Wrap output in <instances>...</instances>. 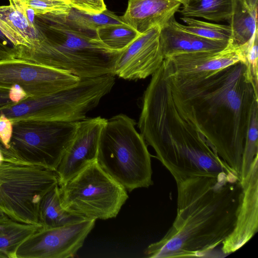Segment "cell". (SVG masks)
I'll return each instance as SVG.
<instances>
[{
	"label": "cell",
	"mask_w": 258,
	"mask_h": 258,
	"mask_svg": "<svg viewBox=\"0 0 258 258\" xmlns=\"http://www.w3.org/2000/svg\"><path fill=\"white\" fill-rule=\"evenodd\" d=\"M174 17L162 28L160 44L164 59L188 53L219 51L224 49L228 42L205 38L187 32L176 26Z\"/></svg>",
	"instance_id": "cell-17"
},
{
	"label": "cell",
	"mask_w": 258,
	"mask_h": 258,
	"mask_svg": "<svg viewBox=\"0 0 258 258\" xmlns=\"http://www.w3.org/2000/svg\"><path fill=\"white\" fill-rule=\"evenodd\" d=\"M77 122H13L10 150L20 161L55 171L74 138Z\"/></svg>",
	"instance_id": "cell-9"
},
{
	"label": "cell",
	"mask_w": 258,
	"mask_h": 258,
	"mask_svg": "<svg viewBox=\"0 0 258 258\" xmlns=\"http://www.w3.org/2000/svg\"><path fill=\"white\" fill-rule=\"evenodd\" d=\"M0 258H6L5 255L0 252Z\"/></svg>",
	"instance_id": "cell-37"
},
{
	"label": "cell",
	"mask_w": 258,
	"mask_h": 258,
	"mask_svg": "<svg viewBox=\"0 0 258 258\" xmlns=\"http://www.w3.org/2000/svg\"><path fill=\"white\" fill-rule=\"evenodd\" d=\"M5 159V156L3 152L0 149V164Z\"/></svg>",
	"instance_id": "cell-36"
},
{
	"label": "cell",
	"mask_w": 258,
	"mask_h": 258,
	"mask_svg": "<svg viewBox=\"0 0 258 258\" xmlns=\"http://www.w3.org/2000/svg\"><path fill=\"white\" fill-rule=\"evenodd\" d=\"M39 223L43 228H51L82 221L84 218L73 214L61 206L58 184L42 198L39 206Z\"/></svg>",
	"instance_id": "cell-20"
},
{
	"label": "cell",
	"mask_w": 258,
	"mask_h": 258,
	"mask_svg": "<svg viewBox=\"0 0 258 258\" xmlns=\"http://www.w3.org/2000/svg\"><path fill=\"white\" fill-rule=\"evenodd\" d=\"M57 184L54 170L18 160L4 159L0 164V209L15 221L40 225V201Z\"/></svg>",
	"instance_id": "cell-7"
},
{
	"label": "cell",
	"mask_w": 258,
	"mask_h": 258,
	"mask_svg": "<svg viewBox=\"0 0 258 258\" xmlns=\"http://www.w3.org/2000/svg\"><path fill=\"white\" fill-rule=\"evenodd\" d=\"M35 14H53L68 15L72 9L69 0H18Z\"/></svg>",
	"instance_id": "cell-27"
},
{
	"label": "cell",
	"mask_w": 258,
	"mask_h": 258,
	"mask_svg": "<svg viewBox=\"0 0 258 258\" xmlns=\"http://www.w3.org/2000/svg\"><path fill=\"white\" fill-rule=\"evenodd\" d=\"M0 28L20 50L30 48L37 40L34 26L11 4L0 6Z\"/></svg>",
	"instance_id": "cell-18"
},
{
	"label": "cell",
	"mask_w": 258,
	"mask_h": 258,
	"mask_svg": "<svg viewBox=\"0 0 258 258\" xmlns=\"http://www.w3.org/2000/svg\"><path fill=\"white\" fill-rule=\"evenodd\" d=\"M9 218L8 215L0 209V220Z\"/></svg>",
	"instance_id": "cell-34"
},
{
	"label": "cell",
	"mask_w": 258,
	"mask_h": 258,
	"mask_svg": "<svg viewBox=\"0 0 258 258\" xmlns=\"http://www.w3.org/2000/svg\"><path fill=\"white\" fill-rule=\"evenodd\" d=\"M168 71L164 60L143 94L138 127L146 144L176 182L236 174L207 141L193 108L181 97Z\"/></svg>",
	"instance_id": "cell-2"
},
{
	"label": "cell",
	"mask_w": 258,
	"mask_h": 258,
	"mask_svg": "<svg viewBox=\"0 0 258 258\" xmlns=\"http://www.w3.org/2000/svg\"><path fill=\"white\" fill-rule=\"evenodd\" d=\"M67 16L35 14L33 25L37 40L30 48L21 49L18 58L69 72L80 79L114 75L120 52L107 47L95 31L70 23Z\"/></svg>",
	"instance_id": "cell-4"
},
{
	"label": "cell",
	"mask_w": 258,
	"mask_h": 258,
	"mask_svg": "<svg viewBox=\"0 0 258 258\" xmlns=\"http://www.w3.org/2000/svg\"><path fill=\"white\" fill-rule=\"evenodd\" d=\"M80 79L69 72L25 59L0 60V89H9L16 85L30 97L53 94Z\"/></svg>",
	"instance_id": "cell-10"
},
{
	"label": "cell",
	"mask_w": 258,
	"mask_h": 258,
	"mask_svg": "<svg viewBox=\"0 0 258 258\" xmlns=\"http://www.w3.org/2000/svg\"><path fill=\"white\" fill-rule=\"evenodd\" d=\"M258 106L252 111L242 157L240 181L248 174L255 158L258 156Z\"/></svg>",
	"instance_id": "cell-26"
},
{
	"label": "cell",
	"mask_w": 258,
	"mask_h": 258,
	"mask_svg": "<svg viewBox=\"0 0 258 258\" xmlns=\"http://www.w3.org/2000/svg\"><path fill=\"white\" fill-rule=\"evenodd\" d=\"M106 120L97 116L77 122L74 138L55 171L58 185L96 160L100 135Z\"/></svg>",
	"instance_id": "cell-13"
},
{
	"label": "cell",
	"mask_w": 258,
	"mask_h": 258,
	"mask_svg": "<svg viewBox=\"0 0 258 258\" xmlns=\"http://www.w3.org/2000/svg\"><path fill=\"white\" fill-rule=\"evenodd\" d=\"M95 220L38 230L18 247L16 258L74 257L94 228Z\"/></svg>",
	"instance_id": "cell-11"
},
{
	"label": "cell",
	"mask_w": 258,
	"mask_h": 258,
	"mask_svg": "<svg viewBox=\"0 0 258 258\" xmlns=\"http://www.w3.org/2000/svg\"><path fill=\"white\" fill-rule=\"evenodd\" d=\"M173 72L188 75L216 71L239 61L246 62L243 45L235 47L229 43L219 51H200L181 54L167 58Z\"/></svg>",
	"instance_id": "cell-15"
},
{
	"label": "cell",
	"mask_w": 258,
	"mask_h": 258,
	"mask_svg": "<svg viewBox=\"0 0 258 258\" xmlns=\"http://www.w3.org/2000/svg\"><path fill=\"white\" fill-rule=\"evenodd\" d=\"M236 0H189L179 11L183 17L203 18L216 22L229 20Z\"/></svg>",
	"instance_id": "cell-22"
},
{
	"label": "cell",
	"mask_w": 258,
	"mask_h": 258,
	"mask_svg": "<svg viewBox=\"0 0 258 258\" xmlns=\"http://www.w3.org/2000/svg\"><path fill=\"white\" fill-rule=\"evenodd\" d=\"M160 30L157 26L141 33L121 51L114 75L134 80L145 79L154 74L164 59L160 44Z\"/></svg>",
	"instance_id": "cell-12"
},
{
	"label": "cell",
	"mask_w": 258,
	"mask_h": 258,
	"mask_svg": "<svg viewBox=\"0 0 258 258\" xmlns=\"http://www.w3.org/2000/svg\"><path fill=\"white\" fill-rule=\"evenodd\" d=\"M181 4L172 0H128L122 22L140 33L155 27L162 28L174 17Z\"/></svg>",
	"instance_id": "cell-16"
},
{
	"label": "cell",
	"mask_w": 258,
	"mask_h": 258,
	"mask_svg": "<svg viewBox=\"0 0 258 258\" xmlns=\"http://www.w3.org/2000/svg\"><path fill=\"white\" fill-rule=\"evenodd\" d=\"M171 79L182 99L193 108L207 141L240 177L242 157L258 84L247 62L216 71L179 75L168 59Z\"/></svg>",
	"instance_id": "cell-1"
},
{
	"label": "cell",
	"mask_w": 258,
	"mask_h": 258,
	"mask_svg": "<svg viewBox=\"0 0 258 258\" xmlns=\"http://www.w3.org/2000/svg\"><path fill=\"white\" fill-rule=\"evenodd\" d=\"M257 29L251 38L243 45V51L245 60L251 70V72L255 83L257 84Z\"/></svg>",
	"instance_id": "cell-28"
},
{
	"label": "cell",
	"mask_w": 258,
	"mask_h": 258,
	"mask_svg": "<svg viewBox=\"0 0 258 258\" xmlns=\"http://www.w3.org/2000/svg\"><path fill=\"white\" fill-rule=\"evenodd\" d=\"M97 38L109 49L117 52L125 49L141 33L125 24L103 26L96 30Z\"/></svg>",
	"instance_id": "cell-23"
},
{
	"label": "cell",
	"mask_w": 258,
	"mask_h": 258,
	"mask_svg": "<svg viewBox=\"0 0 258 258\" xmlns=\"http://www.w3.org/2000/svg\"><path fill=\"white\" fill-rule=\"evenodd\" d=\"M115 76L106 75L81 79L76 84L53 94L30 97L0 108V115L12 122L21 120L77 122L86 118L115 84Z\"/></svg>",
	"instance_id": "cell-6"
},
{
	"label": "cell",
	"mask_w": 258,
	"mask_h": 258,
	"mask_svg": "<svg viewBox=\"0 0 258 258\" xmlns=\"http://www.w3.org/2000/svg\"><path fill=\"white\" fill-rule=\"evenodd\" d=\"M58 186L63 209L87 220L115 217L128 198L96 161Z\"/></svg>",
	"instance_id": "cell-8"
},
{
	"label": "cell",
	"mask_w": 258,
	"mask_h": 258,
	"mask_svg": "<svg viewBox=\"0 0 258 258\" xmlns=\"http://www.w3.org/2000/svg\"><path fill=\"white\" fill-rule=\"evenodd\" d=\"M72 8L81 12L94 14L107 9L104 0H69Z\"/></svg>",
	"instance_id": "cell-29"
},
{
	"label": "cell",
	"mask_w": 258,
	"mask_h": 258,
	"mask_svg": "<svg viewBox=\"0 0 258 258\" xmlns=\"http://www.w3.org/2000/svg\"><path fill=\"white\" fill-rule=\"evenodd\" d=\"M176 183V216L165 235L146 249L148 257L205 256L235 227L242 195L237 175L197 176Z\"/></svg>",
	"instance_id": "cell-3"
},
{
	"label": "cell",
	"mask_w": 258,
	"mask_h": 258,
	"mask_svg": "<svg viewBox=\"0 0 258 258\" xmlns=\"http://www.w3.org/2000/svg\"><path fill=\"white\" fill-rule=\"evenodd\" d=\"M16 104L13 100L10 89H0V108Z\"/></svg>",
	"instance_id": "cell-32"
},
{
	"label": "cell",
	"mask_w": 258,
	"mask_h": 258,
	"mask_svg": "<svg viewBox=\"0 0 258 258\" xmlns=\"http://www.w3.org/2000/svg\"><path fill=\"white\" fill-rule=\"evenodd\" d=\"M242 195L235 227L221 245V251L229 254L246 244L258 230V156L247 177L240 181Z\"/></svg>",
	"instance_id": "cell-14"
},
{
	"label": "cell",
	"mask_w": 258,
	"mask_h": 258,
	"mask_svg": "<svg viewBox=\"0 0 258 258\" xmlns=\"http://www.w3.org/2000/svg\"><path fill=\"white\" fill-rule=\"evenodd\" d=\"M0 149L3 152L6 160H17L11 151L7 149L0 140Z\"/></svg>",
	"instance_id": "cell-33"
},
{
	"label": "cell",
	"mask_w": 258,
	"mask_h": 258,
	"mask_svg": "<svg viewBox=\"0 0 258 258\" xmlns=\"http://www.w3.org/2000/svg\"><path fill=\"white\" fill-rule=\"evenodd\" d=\"M181 20L187 25L175 21L179 28L193 34L207 39L228 42L231 35L230 25L210 23L190 17H182Z\"/></svg>",
	"instance_id": "cell-25"
},
{
	"label": "cell",
	"mask_w": 258,
	"mask_h": 258,
	"mask_svg": "<svg viewBox=\"0 0 258 258\" xmlns=\"http://www.w3.org/2000/svg\"><path fill=\"white\" fill-rule=\"evenodd\" d=\"M67 18L70 23L81 29L95 32L103 26L124 23L120 17L107 9L100 13L89 14L72 8Z\"/></svg>",
	"instance_id": "cell-24"
},
{
	"label": "cell",
	"mask_w": 258,
	"mask_h": 258,
	"mask_svg": "<svg viewBox=\"0 0 258 258\" xmlns=\"http://www.w3.org/2000/svg\"><path fill=\"white\" fill-rule=\"evenodd\" d=\"M13 130V122L5 115H0V140L5 147L9 150Z\"/></svg>",
	"instance_id": "cell-31"
},
{
	"label": "cell",
	"mask_w": 258,
	"mask_h": 258,
	"mask_svg": "<svg viewBox=\"0 0 258 258\" xmlns=\"http://www.w3.org/2000/svg\"><path fill=\"white\" fill-rule=\"evenodd\" d=\"M42 227L27 224L10 218L0 220V252L6 258H16L19 246Z\"/></svg>",
	"instance_id": "cell-21"
},
{
	"label": "cell",
	"mask_w": 258,
	"mask_h": 258,
	"mask_svg": "<svg viewBox=\"0 0 258 258\" xmlns=\"http://www.w3.org/2000/svg\"><path fill=\"white\" fill-rule=\"evenodd\" d=\"M231 35L229 43L240 47L247 43L257 28V9L250 7L246 0H236L230 19Z\"/></svg>",
	"instance_id": "cell-19"
},
{
	"label": "cell",
	"mask_w": 258,
	"mask_h": 258,
	"mask_svg": "<svg viewBox=\"0 0 258 258\" xmlns=\"http://www.w3.org/2000/svg\"><path fill=\"white\" fill-rule=\"evenodd\" d=\"M129 116L119 114L107 119L99 137L96 162L126 191L153 184L147 144Z\"/></svg>",
	"instance_id": "cell-5"
},
{
	"label": "cell",
	"mask_w": 258,
	"mask_h": 258,
	"mask_svg": "<svg viewBox=\"0 0 258 258\" xmlns=\"http://www.w3.org/2000/svg\"><path fill=\"white\" fill-rule=\"evenodd\" d=\"M19 48L0 28V60L18 58Z\"/></svg>",
	"instance_id": "cell-30"
},
{
	"label": "cell",
	"mask_w": 258,
	"mask_h": 258,
	"mask_svg": "<svg viewBox=\"0 0 258 258\" xmlns=\"http://www.w3.org/2000/svg\"><path fill=\"white\" fill-rule=\"evenodd\" d=\"M172 1L178 2L180 3L181 4H182L183 6H185L186 4H187V3H188V2L189 0H172Z\"/></svg>",
	"instance_id": "cell-35"
}]
</instances>
